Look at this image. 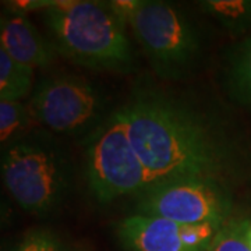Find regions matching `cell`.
I'll use <instances>...</instances> for the list:
<instances>
[{
  "instance_id": "6da1fadb",
  "label": "cell",
  "mask_w": 251,
  "mask_h": 251,
  "mask_svg": "<svg viewBox=\"0 0 251 251\" xmlns=\"http://www.w3.org/2000/svg\"><path fill=\"white\" fill-rule=\"evenodd\" d=\"M116 112L152 184L184 177L233 184L240 177L243 152L232 131L184 97L138 82Z\"/></svg>"
},
{
  "instance_id": "7a4b0ae2",
  "label": "cell",
  "mask_w": 251,
  "mask_h": 251,
  "mask_svg": "<svg viewBox=\"0 0 251 251\" xmlns=\"http://www.w3.org/2000/svg\"><path fill=\"white\" fill-rule=\"evenodd\" d=\"M56 52L95 72L130 73L135 66L127 21L115 1L57 0L44 11Z\"/></svg>"
},
{
  "instance_id": "3957f363",
  "label": "cell",
  "mask_w": 251,
  "mask_h": 251,
  "mask_svg": "<svg viewBox=\"0 0 251 251\" xmlns=\"http://www.w3.org/2000/svg\"><path fill=\"white\" fill-rule=\"evenodd\" d=\"M3 183L27 214L46 216L60 209L74 183L70 153L48 130H34L3 147Z\"/></svg>"
},
{
  "instance_id": "277c9868",
  "label": "cell",
  "mask_w": 251,
  "mask_h": 251,
  "mask_svg": "<svg viewBox=\"0 0 251 251\" xmlns=\"http://www.w3.org/2000/svg\"><path fill=\"white\" fill-rule=\"evenodd\" d=\"M115 4L161 80H181L196 69L202 38L184 10L162 0H125Z\"/></svg>"
},
{
  "instance_id": "5b68a950",
  "label": "cell",
  "mask_w": 251,
  "mask_h": 251,
  "mask_svg": "<svg viewBox=\"0 0 251 251\" xmlns=\"http://www.w3.org/2000/svg\"><path fill=\"white\" fill-rule=\"evenodd\" d=\"M84 175L91 194L100 204L137 197L152 186L116 110L84 140Z\"/></svg>"
},
{
  "instance_id": "8992f818",
  "label": "cell",
  "mask_w": 251,
  "mask_h": 251,
  "mask_svg": "<svg viewBox=\"0 0 251 251\" xmlns=\"http://www.w3.org/2000/svg\"><path fill=\"white\" fill-rule=\"evenodd\" d=\"M38 126L52 134L87 138L113 112L108 97L90 80L62 74L46 77L36 85L28 102Z\"/></svg>"
},
{
  "instance_id": "52a82bcc",
  "label": "cell",
  "mask_w": 251,
  "mask_h": 251,
  "mask_svg": "<svg viewBox=\"0 0 251 251\" xmlns=\"http://www.w3.org/2000/svg\"><path fill=\"white\" fill-rule=\"evenodd\" d=\"M230 184L206 177L155 183L135 197V214L161 216L179 225L225 224L233 216Z\"/></svg>"
},
{
  "instance_id": "ba28073f",
  "label": "cell",
  "mask_w": 251,
  "mask_h": 251,
  "mask_svg": "<svg viewBox=\"0 0 251 251\" xmlns=\"http://www.w3.org/2000/svg\"><path fill=\"white\" fill-rule=\"evenodd\" d=\"M0 48L14 60L35 69H46L56 59V49L34 23L21 13L0 18Z\"/></svg>"
},
{
  "instance_id": "9c48e42d",
  "label": "cell",
  "mask_w": 251,
  "mask_h": 251,
  "mask_svg": "<svg viewBox=\"0 0 251 251\" xmlns=\"http://www.w3.org/2000/svg\"><path fill=\"white\" fill-rule=\"evenodd\" d=\"M127 251H188L180 239V225L161 216L133 214L116 226Z\"/></svg>"
},
{
  "instance_id": "30bf717a",
  "label": "cell",
  "mask_w": 251,
  "mask_h": 251,
  "mask_svg": "<svg viewBox=\"0 0 251 251\" xmlns=\"http://www.w3.org/2000/svg\"><path fill=\"white\" fill-rule=\"evenodd\" d=\"M222 85L233 102L251 110V34L229 50L222 73Z\"/></svg>"
},
{
  "instance_id": "8fae6325",
  "label": "cell",
  "mask_w": 251,
  "mask_h": 251,
  "mask_svg": "<svg viewBox=\"0 0 251 251\" xmlns=\"http://www.w3.org/2000/svg\"><path fill=\"white\" fill-rule=\"evenodd\" d=\"M197 6L233 36L251 34V0H202Z\"/></svg>"
},
{
  "instance_id": "7c38bea8",
  "label": "cell",
  "mask_w": 251,
  "mask_h": 251,
  "mask_svg": "<svg viewBox=\"0 0 251 251\" xmlns=\"http://www.w3.org/2000/svg\"><path fill=\"white\" fill-rule=\"evenodd\" d=\"M34 69L14 60L0 48V100L21 102L31 94Z\"/></svg>"
},
{
  "instance_id": "4fadbf2b",
  "label": "cell",
  "mask_w": 251,
  "mask_h": 251,
  "mask_svg": "<svg viewBox=\"0 0 251 251\" xmlns=\"http://www.w3.org/2000/svg\"><path fill=\"white\" fill-rule=\"evenodd\" d=\"M34 126H38L31 116L28 105L23 102L0 100V140L7 147L29 134Z\"/></svg>"
},
{
  "instance_id": "5bb4252c",
  "label": "cell",
  "mask_w": 251,
  "mask_h": 251,
  "mask_svg": "<svg viewBox=\"0 0 251 251\" xmlns=\"http://www.w3.org/2000/svg\"><path fill=\"white\" fill-rule=\"evenodd\" d=\"M249 219L232 216L216 233L209 251H251L249 243Z\"/></svg>"
},
{
  "instance_id": "9a60e30c",
  "label": "cell",
  "mask_w": 251,
  "mask_h": 251,
  "mask_svg": "<svg viewBox=\"0 0 251 251\" xmlns=\"http://www.w3.org/2000/svg\"><path fill=\"white\" fill-rule=\"evenodd\" d=\"M14 251H81L75 244L62 234L38 227L28 232L21 242L18 243Z\"/></svg>"
},
{
  "instance_id": "2e32d148",
  "label": "cell",
  "mask_w": 251,
  "mask_h": 251,
  "mask_svg": "<svg viewBox=\"0 0 251 251\" xmlns=\"http://www.w3.org/2000/svg\"><path fill=\"white\" fill-rule=\"evenodd\" d=\"M52 0H25V1H7V7L13 10V13H21L25 14L27 11L32 10L49 9L52 6Z\"/></svg>"
},
{
  "instance_id": "e0dca14e",
  "label": "cell",
  "mask_w": 251,
  "mask_h": 251,
  "mask_svg": "<svg viewBox=\"0 0 251 251\" xmlns=\"http://www.w3.org/2000/svg\"><path fill=\"white\" fill-rule=\"evenodd\" d=\"M249 243H250V247H251V224H250V227H249Z\"/></svg>"
}]
</instances>
